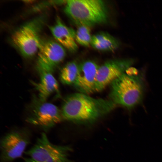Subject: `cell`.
<instances>
[{
  "mask_svg": "<svg viewBox=\"0 0 162 162\" xmlns=\"http://www.w3.org/2000/svg\"><path fill=\"white\" fill-rule=\"evenodd\" d=\"M31 133L25 128L13 130L0 141V162H11L22 156L30 142Z\"/></svg>",
  "mask_w": 162,
  "mask_h": 162,
  "instance_id": "52a82bcc",
  "label": "cell"
},
{
  "mask_svg": "<svg viewBox=\"0 0 162 162\" xmlns=\"http://www.w3.org/2000/svg\"><path fill=\"white\" fill-rule=\"evenodd\" d=\"M24 162H40L36 161L30 158H26L24 159Z\"/></svg>",
  "mask_w": 162,
  "mask_h": 162,
  "instance_id": "2e32d148",
  "label": "cell"
},
{
  "mask_svg": "<svg viewBox=\"0 0 162 162\" xmlns=\"http://www.w3.org/2000/svg\"><path fill=\"white\" fill-rule=\"evenodd\" d=\"M27 121L47 132L63 119L61 110L54 104L34 97L30 105Z\"/></svg>",
  "mask_w": 162,
  "mask_h": 162,
  "instance_id": "5b68a950",
  "label": "cell"
},
{
  "mask_svg": "<svg viewBox=\"0 0 162 162\" xmlns=\"http://www.w3.org/2000/svg\"><path fill=\"white\" fill-rule=\"evenodd\" d=\"M91 45L99 51H113L118 48L119 43L117 39L110 34L102 32L92 36Z\"/></svg>",
  "mask_w": 162,
  "mask_h": 162,
  "instance_id": "4fadbf2b",
  "label": "cell"
},
{
  "mask_svg": "<svg viewBox=\"0 0 162 162\" xmlns=\"http://www.w3.org/2000/svg\"><path fill=\"white\" fill-rule=\"evenodd\" d=\"M71 151L70 146L52 143L43 132L33 146L25 153L40 162H72L68 158L69 154Z\"/></svg>",
  "mask_w": 162,
  "mask_h": 162,
  "instance_id": "8992f818",
  "label": "cell"
},
{
  "mask_svg": "<svg viewBox=\"0 0 162 162\" xmlns=\"http://www.w3.org/2000/svg\"><path fill=\"white\" fill-rule=\"evenodd\" d=\"M66 4L65 13L78 26L90 27L107 20V8L103 1L70 0L66 1Z\"/></svg>",
  "mask_w": 162,
  "mask_h": 162,
  "instance_id": "3957f363",
  "label": "cell"
},
{
  "mask_svg": "<svg viewBox=\"0 0 162 162\" xmlns=\"http://www.w3.org/2000/svg\"><path fill=\"white\" fill-rule=\"evenodd\" d=\"M39 73L40 75L39 82H32L38 92V99L42 101H46L47 99L54 93L59 95L58 84L52 73L43 71Z\"/></svg>",
  "mask_w": 162,
  "mask_h": 162,
  "instance_id": "7c38bea8",
  "label": "cell"
},
{
  "mask_svg": "<svg viewBox=\"0 0 162 162\" xmlns=\"http://www.w3.org/2000/svg\"><path fill=\"white\" fill-rule=\"evenodd\" d=\"M116 106L109 99L94 98L79 92L67 97L61 110L63 119L88 123L110 113Z\"/></svg>",
  "mask_w": 162,
  "mask_h": 162,
  "instance_id": "6da1fadb",
  "label": "cell"
},
{
  "mask_svg": "<svg viewBox=\"0 0 162 162\" xmlns=\"http://www.w3.org/2000/svg\"><path fill=\"white\" fill-rule=\"evenodd\" d=\"M38 52L36 68L39 73H52L66 56L64 47L57 41L50 39L41 40Z\"/></svg>",
  "mask_w": 162,
  "mask_h": 162,
  "instance_id": "ba28073f",
  "label": "cell"
},
{
  "mask_svg": "<svg viewBox=\"0 0 162 162\" xmlns=\"http://www.w3.org/2000/svg\"><path fill=\"white\" fill-rule=\"evenodd\" d=\"M143 72L131 67L110 84V100L131 111L141 104L146 84Z\"/></svg>",
  "mask_w": 162,
  "mask_h": 162,
  "instance_id": "7a4b0ae2",
  "label": "cell"
},
{
  "mask_svg": "<svg viewBox=\"0 0 162 162\" xmlns=\"http://www.w3.org/2000/svg\"><path fill=\"white\" fill-rule=\"evenodd\" d=\"M46 20V15L37 17L22 25L12 33L13 44L25 58L33 56L38 51L40 34Z\"/></svg>",
  "mask_w": 162,
  "mask_h": 162,
  "instance_id": "277c9868",
  "label": "cell"
},
{
  "mask_svg": "<svg viewBox=\"0 0 162 162\" xmlns=\"http://www.w3.org/2000/svg\"><path fill=\"white\" fill-rule=\"evenodd\" d=\"M78 27L76 31L75 40L80 45L88 47L91 45L92 36L91 33L90 27L81 25Z\"/></svg>",
  "mask_w": 162,
  "mask_h": 162,
  "instance_id": "9a60e30c",
  "label": "cell"
},
{
  "mask_svg": "<svg viewBox=\"0 0 162 162\" xmlns=\"http://www.w3.org/2000/svg\"><path fill=\"white\" fill-rule=\"evenodd\" d=\"M49 29L57 42L72 52L76 51L78 47L75 40L76 31L66 26L57 16L55 23Z\"/></svg>",
  "mask_w": 162,
  "mask_h": 162,
  "instance_id": "8fae6325",
  "label": "cell"
},
{
  "mask_svg": "<svg viewBox=\"0 0 162 162\" xmlns=\"http://www.w3.org/2000/svg\"><path fill=\"white\" fill-rule=\"evenodd\" d=\"M99 67L91 60L84 61L79 64L78 74L74 85L80 93L88 95L95 92V79Z\"/></svg>",
  "mask_w": 162,
  "mask_h": 162,
  "instance_id": "30bf717a",
  "label": "cell"
},
{
  "mask_svg": "<svg viewBox=\"0 0 162 162\" xmlns=\"http://www.w3.org/2000/svg\"><path fill=\"white\" fill-rule=\"evenodd\" d=\"M135 62L132 58L118 59L108 61L99 66L95 79V91L103 90L125 73Z\"/></svg>",
  "mask_w": 162,
  "mask_h": 162,
  "instance_id": "9c48e42d",
  "label": "cell"
},
{
  "mask_svg": "<svg viewBox=\"0 0 162 162\" xmlns=\"http://www.w3.org/2000/svg\"><path fill=\"white\" fill-rule=\"evenodd\" d=\"M79 64L74 61L67 63L61 70L60 79L65 85L74 84L77 76Z\"/></svg>",
  "mask_w": 162,
  "mask_h": 162,
  "instance_id": "5bb4252c",
  "label": "cell"
}]
</instances>
